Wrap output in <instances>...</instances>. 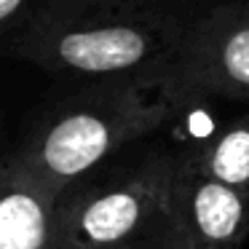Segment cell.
<instances>
[{
  "label": "cell",
  "mask_w": 249,
  "mask_h": 249,
  "mask_svg": "<svg viewBox=\"0 0 249 249\" xmlns=\"http://www.w3.org/2000/svg\"><path fill=\"white\" fill-rule=\"evenodd\" d=\"M225 0H38L0 54L81 81H161L193 27Z\"/></svg>",
  "instance_id": "1"
},
{
  "label": "cell",
  "mask_w": 249,
  "mask_h": 249,
  "mask_svg": "<svg viewBox=\"0 0 249 249\" xmlns=\"http://www.w3.org/2000/svg\"><path fill=\"white\" fill-rule=\"evenodd\" d=\"M182 105L153 78L89 81L51 107L8 158L62 198L107 158L169 124Z\"/></svg>",
  "instance_id": "2"
},
{
  "label": "cell",
  "mask_w": 249,
  "mask_h": 249,
  "mask_svg": "<svg viewBox=\"0 0 249 249\" xmlns=\"http://www.w3.org/2000/svg\"><path fill=\"white\" fill-rule=\"evenodd\" d=\"M177 153L150 147L59 198L54 249H124L166 225V190Z\"/></svg>",
  "instance_id": "3"
},
{
  "label": "cell",
  "mask_w": 249,
  "mask_h": 249,
  "mask_svg": "<svg viewBox=\"0 0 249 249\" xmlns=\"http://www.w3.org/2000/svg\"><path fill=\"white\" fill-rule=\"evenodd\" d=\"M182 102L249 105V0H225L193 27L161 78Z\"/></svg>",
  "instance_id": "4"
},
{
  "label": "cell",
  "mask_w": 249,
  "mask_h": 249,
  "mask_svg": "<svg viewBox=\"0 0 249 249\" xmlns=\"http://www.w3.org/2000/svg\"><path fill=\"white\" fill-rule=\"evenodd\" d=\"M166 217L196 249H241L249 236V193L204 174L177 153L166 190Z\"/></svg>",
  "instance_id": "5"
},
{
  "label": "cell",
  "mask_w": 249,
  "mask_h": 249,
  "mask_svg": "<svg viewBox=\"0 0 249 249\" xmlns=\"http://www.w3.org/2000/svg\"><path fill=\"white\" fill-rule=\"evenodd\" d=\"M59 196L0 153V249H54Z\"/></svg>",
  "instance_id": "6"
},
{
  "label": "cell",
  "mask_w": 249,
  "mask_h": 249,
  "mask_svg": "<svg viewBox=\"0 0 249 249\" xmlns=\"http://www.w3.org/2000/svg\"><path fill=\"white\" fill-rule=\"evenodd\" d=\"M182 156L204 174L249 193V110L220 126L209 140L182 150Z\"/></svg>",
  "instance_id": "7"
},
{
  "label": "cell",
  "mask_w": 249,
  "mask_h": 249,
  "mask_svg": "<svg viewBox=\"0 0 249 249\" xmlns=\"http://www.w3.org/2000/svg\"><path fill=\"white\" fill-rule=\"evenodd\" d=\"M38 0H0V43L24 22Z\"/></svg>",
  "instance_id": "8"
},
{
  "label": "cell",
  "mask_w": 249,
  "mask_h": 249,
  "mask_svg": "<svg viewBox=\"0 0 249 249\" xmlns=\"http://www.w3.org/2000/svg\"><path fill=\"white\" fill-rule=\"evenodd\" d=\"M156 249H196V247L188 244L177 231H174L172 222H166V225L158 231V236H156Z\"/></svg>",
  "instance_id": "9"
},
{
  "label": "cell",
  "mask_w": 249,
  "mask_h": 249,
  "mask_svg": "<svg viewBox=\"0 0 249 249\" xmlns=\"http://www.w3.org/2000/svg\"><path fill=\"white\" fill-rule=\"evenodd\" d=\"M169 222V220H166ZM161 231V228H158ZM158 231L153 233V236H147V238H142V241H137V244H131V247H124V249H156V236H158Z\"/></svg>",
  "instance_id": "10"
}]
</instances>
